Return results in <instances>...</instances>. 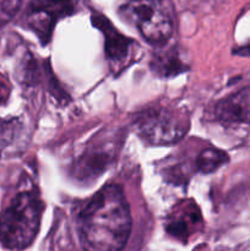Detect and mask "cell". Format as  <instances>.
<instances>
[{
	"instance_id": "obj_6",
	"label": "cell",
	"mask_w": 250,
	"mask_h": 251,
	"mask_svg": "<svg viewBox=\"0 0 250 251\" xmlns=\"http://www.w3.org/2000/svg\"><path fill=\"white\" fill-rule=\"evenodd\" d=\"M73 10L74 5L69 0H33L27 14V24L42 41L48 42L55 22Z\"/></svg>"
},
{
	"instance_id": "obj_2",
	"label": "cell",
	"mask_w": 250,
	"mask_h": 251,
	"mask_svg": "<svg viewBox=\"0 0 250 251\" xmlns=\"http://www.w3.org/2000/svg\"><path fill=\"white\" fill-rule=\"evenodd\" d=\"M44 203L36 191L17 194L0 216V243L6 249L21 250L32 244L41 225Z\"/></svg>"
},
{
	"instance_id": "obj_8",
	"label": "cell",
	"mask_w": 250,
	"mask_h": 251,
	"mask_svg": "<svg viewBox=\"0 0 250 251\" xmlns=\"http://www.w3.org/2000/svg\"><path fill=\"white\" fill-rule=\"evenodd\" d=\"M202 227L200 210L194 202H181L176 206L167 220L166 229L169 234L180 242H188Z\"/></svg>"
},
{
	"instance_id": "obj_3",
	"label": "cell",
	"mask_w": 250,
	"mask_h": 251,
	"mask_svg": "<svg viewBox=\"0 0 250 251\" xmlns=\"http://www.w3.org/2000/svg\"><path fill=\"white\" fill-rule=\"evenodd\" d=\"M119 12L153 46H164L173 33V10L167 0H127Z\"/></svg>"
},
{
	"instance_id": "obj_1",
	"label": "cell",
	"mask_w": 250,
	"mask_h": 251,
	"mask_svg": "<svg viewBox=\"0 0 250 251\" xmlns=\"http://www.w3.org/2000/svg\"><path fill=\"white\" fill-rule=\"evenodd\" d=\"M78 237L90 250H120L131 233V215L124 191L110 184L100 189L76 216Z\"/></svg>"
},
{
	"instance_id": "obj_9",
	"label": "cell",
	"mask_w": 250,
	"mask_h": 251,
	"mask_svg": "<svg viewBox=\"0 0 250 251\" xmlns=\"http://www.w3.org/2000/svg\"><path fill=\"white\" fill-rule=\"evenodd\" d=\"M215 117L223 124H250V86L221 100Z\"/></svg>"
},
{
	"instance_id": "obj_4",
	"label": "cell",
	"mask_w": 250,
	"mask_h": 251,
	"mask_svg": "<svg viewBox=\"0 0 250 251\" xmlns=\"http://www.w3.org/2000/svg\"><path fill=\"white\" fill-rule=\"evenodd\" d=\"M190 127L188 114L176 108L157 107L137 117L135 129L145 142L154 146H168L180 141Z\"/></svg>"
},
{
	"instance_id": "obj_10",
	"label": "cell",
	"mask_w": 250,
	"mask_h": 251,
	"mask_svg": "<svg viewBox=\"0 0 250 251\" xmlns=\"http://www.w3.org/2000/svg\"><path fill=\"white\" fill-rule=\"evenodd\" d=\"M228 162V156L225 151L208 147L203 150L196 158V167L201 173L210 174L217 171Z\"/></svg>"
},
{
	"instance_id": "obj_11",
	"label": "cell",
	"mask_w": 250,
	"mask_h": 251,
	"mask_svg": "<svg viewBox=\"0 0 250 251\" xmlns=\"http://www.w3.org/2000/svg\"><path fill=\"white\" fill-rule=\"evenodd\" d=\"M153 68L164 76L174 75L184 70V63L179 59L175 51H166L156 56Z\"/></svg>"
},
{
	"instance_id": "obj_5",
	"label": "cell",
	"mask_w": 250,
	"mask_h": 251,
	"mask_svg": "<svg viewBox=\"0 0 250 251\" xmlns=\"http://www.w3.org/2000/svg\"><path fill=\"white\" fill-rule=\"evenodd\" d=\"M122 134L97 136L90 142L81 156L76 159V178L82 181H92L102 176L117 159L119 147L122 146Z\"/></svg>"
},
{
	"instance_id": "obj_7",
	"label": "cell",
	"mask_w": 250,
	"mask_h": 251,
	"mask_svg": "<svg viewBox=\"0 0 250 251\" xmlns=\"http://www.w3.org/2000/svg\"><path fill=\"white\" fill-rule=\"evenodd\" d=\"M92 21L95 26H97L100 32L104 34L105 54H107L110 65L113 66L114 70H119L126 63L127 58L131 53L134 42L123 36L105 17H103V15L98 14V12H92Z\"/></svg>"
}]
</instances>
